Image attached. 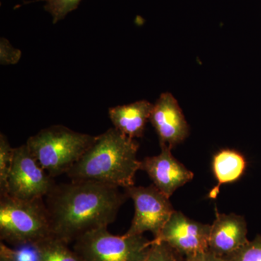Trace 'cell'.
<instances>
[{"mask_svg": "<svg viewBox=\"0 0 261 261\" xmlns=\"http://www.w3.org/2000/svg\"><path fill=\"white\" fill-rule=\"evenodd\" d=\"M45 197L53 236L69 244L112 224L128 197L113 185L71 181L55 185Z\"/></svg>", "mask_w": 261, "mask_h": 261, "instance_id": "1", "label": "cell"}, {"mask_svg": "<svg viewBox=\"0 0 261 261\" xmlns=\"http://www.w3.org/2000/svg\"><path fill=\"white\" fill-rule=\"evenodd\" d=\"M139 143L115 128H109L95 140L67 172L71 181L100 182L125 189L135 185L140 169L137 159Z\"/></svg>", "mask_w": 261, "mask_h": 261, "instance_id": "2", "label": "cell"}, {"mask_svg": "<svg viewBox=\"0 0 261 261\" xmlns=\"http://www.w3.org/2000/svg\"><path fill=\"white\" fill-rule=\"evenodd\" d=\"M50 219L43 199L25 200L0 196V238L13 246L33 247L53 237Z\"/></svg>", "mask_w": 261, "mask_h": 261, "instance_id": "3", "label": "cell"}, {"mask_svg": "<svg viewBox=\"0 0 261 261\" xmlns=\"http://www.w3.org/2000/svg\"><path fill=\"white\" fill-rule=\"evenodd\" d=\"M96 137L62 125L43 128L27 140L31 152L53 178L67 173L93 144Z\"/></svg>", "mask_w": 261, "mask_h": 261, "instance_id": "4", "label": "cell"}, {"mask_svg": "<svg viewBox=\"0 0 261 261\" xmlns=\"http://www.w3.org/2000/svg\"><path fill=\"white\" fill-rule=\"evenodd\" d=\"M152 243L143 234L116 236L103 227L75 240L73 250L84 261H145Z\"/></svg>", "mask_w": 261, "mask_h": 261, "instance_id": "5", "label": "cell"}, {"mask_svg": "<svg viewBox=\"0 0 261 261\" xmlns=\"http://www.w3.org/2000/svg\"><path fill=\"white\" fill-rule=\"evenodd\" d=\"M134 201L135 216L126 236L143 234L149 231L153 239L159 238L163 228L174 212L169 198L160 191L153 184L147 187L135 185L123 189Z\"/></svg>", "mask_w": 261, "mask_h": 261, "instance_id": "6", "label": "cell"}, {"mask_svg": "<svg viewBox=\"0 0 261 261\" xmlns=\"http://www.w3.org/2000/svg\"><path fill=\"white\" fill-rule=\"evenodd\" d=\"M53 178L37 162L27 144L14 148L8 195L20 200L43 199L56 185Z\"/></svg>", "mask_w": 261, "mask_h": 261, "instance_id": "7", "label": "cell"}, {"mask_svg": "<svg viewBox=\"0 0 261 261\" xmlns=\"http://www.w3.org/2000/svg\"><path fill=\"white\" fill-rule=\"evenodd\" d=\"M211 225L187 218L175 211L154 242H162L186 257L209 249Z\"/></svg>", "mask_w": 261, "mask_h": 261, "instance_id": "8", "label": "cell"}, {"mask_svg": "<svg viewBox=\"0 0 261 261\" xmlns=\"http://www.w3.org/2000/svg\"><path fill=\"white\" fill-rule=\"evenodd\" d=\"M161 148L158 155L141 161L140 170L145 171L154 186L170 198L177 189L192 180L194 173L173 157L171 147L161 145Z\"/></svg>", "mask_w": 261, "mask_h": 261, "instance_id": "9", "label": "cell"}, {"mask_svg": "<svg viewBox=\"0 0 261 261\" xmlns=\"http://www.w3.org/2000/svg\"><path fill=\"white\" fill-rule=\"evenodd\" d=\"M159 137L160 145H167L171 149L186 140L190 127L179 105L172 94H161L153 105L149 117Z\"/></svg>", "mask_w": 261, "mask_h": 261, "instance_id": "10", "label": "cell"}, {"mask_svg": "<svg viewBox=\"0 0 261 261\" xmlns=\"http://www.w3.org/2000/svg\"><path fill=\"white\" fill-rule=\"evenodd\" d=\"M216 213V219L211 225L208 250L224 258L248 243L247 223L239 215L220 214L217 209Z\"/></svg>", "mask_w": 261, "mask_h": 261, "instance_id": "11", "label": "cell"}, {"mask_svg": "<svg viewBox=\"0 0 261 261\" xmlns=\"http://www.w3.org/2000/svg\"><path fill=\"white\" fill-rule=\"evenodd\" d=\"M152 108V103L141 100L109 108L108 115L115 128L123 135L135 140L143 136Z\"/></svg>", "mask_w": 261, "mask_h": 261, "instance_id": "12", "label": "cell"}, {"mask_svg": "<svg viewBox=\"0 0 261 261\" xmlns=\"http://www.w3.org/2000/svg\"><path fill=\"white\" fill-rule=\"evenodd\" d=\"M246 167V160L238 151L223 149L215 154L213 159V171L218 184L210 192V198L215 199L217 197L221 185L240 179Z\"/></svg>", "mask_w": 261, "mask_h": 261, "instance_id": "13", "label": "cell"}, {"mask_svg": "<svg viewBox=\"0 0 261 261\" xmlns=\"http://www.w3.org/2000/svg\"><path fill=\"white\" fill-rule=\"evenodd\" d=\"M36 261H84L68 247V244L56 237H49L32 247Z\"/></svg>", "mask_w": 261, "mask_h": 261, "instance_id": "14", "label": "cell"}, {"mask_svg": "<svg viewBox=\"0 0 261 261\" xmlns=\"http://www.w3.org/2000/svg\"><path fill=\"white\" fill-rule=\"evenodd\" d=\"M14 148L10 145L6 136L0 135V196L8 193V180L12 163Z\"/></svg>", "mask_w": 261, "mask_h": 261, "instance_id": "15", "label": "cell"}, {"mask_svg": "<svg viewBox=\"0 0 261 261\" xmlns=\"http://www.w3.org/2000/svg\"><path fill=\"white\" fill-rule=\"evenodd\" d=\"M224 261H261V235H257L252 241L224 257Z\"/></svg>", "mask_w": 261, "mask_h": 261, "instance_id": "16", "label": "cell"}, {"mask_svg": "<svg viewBox=\"0 0 261 261\" xmlns=\"http://www.w3.org/2000/svg\"><path fill=\"white\" fill-rule=\"evenodd\" d=\"M44 10L53 16V23L63 20L70 12L77 9L82 0H44Z\"/></svg>", "mask_w": 261, "mask_h": 261, "instance_id": "17", "label": "cell"}, {"mask_svg": "<svg viewBox=\"0 0 261 261\" xmlns=\"http://www.w3.org/2000/svg\"><path fill=\"white\" fill-rule=\"evenodd\" d=\"M150 250L145 261H185V257L182 256L176 250L167 244L162 242H154L152 240Z\"/></svg>", "mask_w": 261, "mask_h": 261, "instance_id": "18", "label": "cell"}, {"mask_svg": "<svg viewBox=\"0 0 261 261\" xmlns=\"http://www.w3.org/2000/svg\"><path fill=\"white\" fill-rule=\"evenodd\" d=\"M21 58V51L13 47L8 39L0 40V63L1 65L16 64Z\"/></svg>", "mask_w": 261, "mask_h": 261, "instance_id": "19", "label": "cell"}, {"mask_svg": "<svg viewBox=\"0 0 261 261\" xmlns=\"http://www.w3.org/2000/svg\"><path fill=\"white\" fill-rule=\"evenodd\" d=\"M185 261H224L223 257L207 250L205 252H199L195 255H190L185 257Z\"/></svg>", "mask_w": 261, "mask_h": 261, "instance_id": "20", "label": "cell"}, {"mask_svg": "<svg viewBox=\"0 0 261 261\" xmlns=\"http://www.w3.org/2000/svg\"><path fill=\"white\" fill-rule=\"evenodd\" d=\"M0 261H21L18 254L3 243L0 245Z\"/></svg>", "mask_w": 261, "mask_h": 261, "instance_id": "21", "label": "cell"}]
</instances>
